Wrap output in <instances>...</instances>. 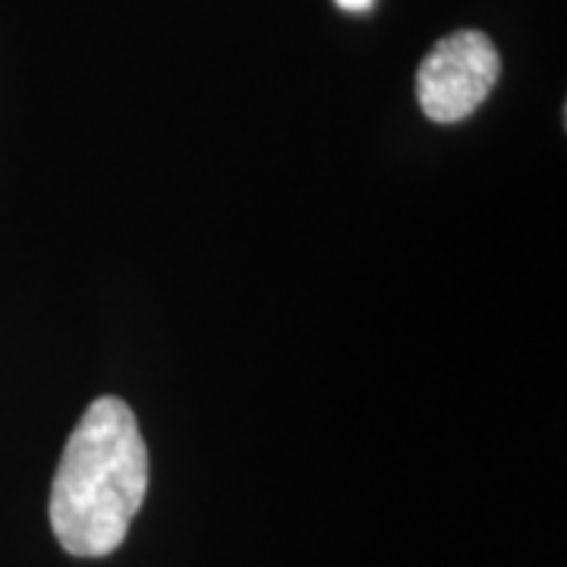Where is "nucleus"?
<instances>
[{"instance_id": "1", "label": "nucleus", "mask_w": 567, "mask_h": 567, "mask_svg": "<svg viewBox=\"0 0 567 567\" xmlns=\"http://www.w3.org/2000/svg\"><path fill=\"white\" fill-rule=\"evenodd\" d=\"M148 488V447L121 398H99L70 432L48 517L63 551L104 558L130 533Z\"/></svg>"}, {"instance_id": "2", "label": "nucleus", "mask_w": 567, "mask_h": 567, "mask_svg": "<svg viewBox=\"0 0 567 567\" xmlns=\"http://www.w3.org/2000/svg\"><path fill=\"white\" fill-rule=\"evenodd\" d=\"M502 76V58L486 32L461 29L442 39L420 63L416 99L429 121L461 123L470 117Z\"/></svg>"}, {"instance_id": "3", "label": "nucleus", "mask_w": 567, "mask_h": 567, "mask_svg": "<svg viewBox=\"0 0 567 567\" xmlns=\"http://www.w3.org/2000/svg\"><path fill=\"white\" fill-rule=\"evenodd\" d=\"M341 10H347V13H365V10H372V3L375 0H334Z\"/></svg>"}]
</instances>
